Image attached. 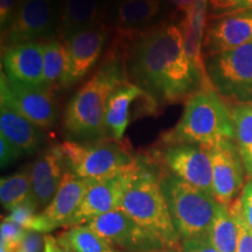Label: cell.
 I'll list each match as a JSON object with an SVG mask.
<instances>
[{
	"mask_svg": "<svg viewBox=\"0 0 252 252\" xmlns=\"http://www.w3.org/2000/svg\"><path fill=\"white\" fill-rule=\"evenodd\" d=\"M131 76L157 102L188 98L202 77L189 60L180 26L160 25L134 40L128 59Z\"/></svg>",
	"mask_w": 252,
	"mask_h": 252,
	"instance_id": "cell-1",
	"label": "cell"
},
{
	"mask_svg": "<svg viewBox=\"0 0 252 252\" xmlns=\"http://www.w3.org/2000/svg\"><path fill=\"white\" fill-rule=\"evenodd\" d=\"M119 209L156 235L167 248L181 249L161 186V175L149 161L137 158L128 169Z\"/></svg>",
	"mask_w": 252,
	"mask_h": 252,
	"instance_id": "cell-2",
	"label": "cell"
},
{
	"mask_svg": "<svg viewBox=\"0 0 252 252\" xmlns=\"http://www.w3.org/2000/svg\"><path fill=\"white\" fill-rule=\"evenodd\" d=\"M126 72L118 59L105 62L69 100L64 111V130L75 141L105 137V112L111 94L126 83Z\"/></svg>",
	"mask_w": 252,
	"mask_h": 252,
	"instance_id": "cell-3",
	"label": "cell"
},
{
	"mask_svg": "<svg viewBox=\"0 0 252 252\" xmlns=\"http://www.w3.org/2000/svg\"><path fill=\"white\" fill-rule=\"evenodd\" d=\"M224 139L235 140L231 113L214 88H200L186 100L180 121L162 135L166 145L195 144L212 147Z\"/></svg>",
	"mask_w": 252,
	"mask_h": 252,
	"instance_id": "cell-4",
	"label": "cell"
},
{
	"mask_svg": "<svg viewBox=\"0 0 252 252\" xmlns=\"http://www.w3.org/2000/svg\"><path fill=\"white\" fill-rule=\"evenodd\" d=\"M169 214L181 242L209 239L220 202L214 195L182 181L171 173L161 175Z\"/></svg>",
	"mask_w": 252,
	"mask_h": 252,
	"instance_id": "cell-5",
	"label": "cell"
},
{
	"mask_svg": "<svg viewBox=\"0 0 252 252\" xmlns=\"http://www.w3.org/2000/svg\"><path fill=\"white\" fill-rule=\"evenodd\" d=\"M59 147L69 172L84 180H103L123 174L137 159L117 141L65 140Z\"/></svg>",
	"mask_w": 252,
	"mask_h": 252,
	"instance_id": "cell-6",
	"label": "cell"
},
{
	"mask_svg": "<svg viewBox=\"0 0 252 252\" xmlns=\"http://www.w3.org/2000/svg\"><path fill=\"white\" fill-rule=\"evenodd\" d=\"M214 90L237 103L252 100V43L204 58Z\"/></svg>",
	"mask_w": 252,
	"mask_h": 252,
	"instance_id": "cell-7",
	"label": "cell"
},
{
	"mask_svg": "<svg viewBox=\"0 0 252 252\" xmlns=\"http://www.w3.org/2000/svg\"><path fill=\"white\" fill-rule=\"evenodd\" d=\"M59 17L56 0H19L13 20L5 32L7 47L52 39L58 34Z\"/></svg>",
	"mask_w": 252,
	"mask_h": 252,
	"instance_id": "cell-8",
	"label": "cell"
},
{
	"mask_svg": "<svg viewBox=\"0 0 252 252\" xmlns=\"http://www.w3.org/2000/svg\"><path fill=\"white\" fill-rule=\"evenodd\" d=\"M86 225L121 252H154L167 248L121 209L96 217Z\"/></svg>",
	"mask_w": 252,
	"mask_h": 252,
	"instance_id": "cell-9",
	"label": "cell"
},
{
	"mask_svg": "<svg viewBox=\"0 0 252 252\" xmlns=\"http://www.w3.org/2000/svg\"><path fill=\"white\" fill-rule=\"evenodd\" d=\"M108 37V28L102 23L72 34L64 40L65 68L61 89L70 88L83 80L96 64Z\"/></svg>",
	"mask_w": 252,
	"mask_h": 252,
	"instance_id": "cell-10",
	"label": "cell"
},
{
	"mask_svg": "<svg viewBox=\"0 0 252 252\" xmlns=\"http://www.w3.org/2000/svg\"><path fill=\"white\" fill-rule=\"evenodd\" d=\"M0 103L13 109L40 128H49L58 119V106L52 91L9 81L1 71Z\"/></svg>",
	"mask_w": 252,
	"mask_h": 252,
	"instance_id": "cell-11",
	"label": "cell"
},
{
	"mask_svg": "<svg viewBox=\"0 0 252 252\" xmlns=\"http://www.w3.org/2000/svg\"><path fill=\"white\" fill-rule=\"evenodd\" d=\"M161 159L171 174L214 195L209 147L195 144H171L161 152Z\"/></svg>",
	"mask_w": 252,
	"mask_h": 252,
	"instance_id": "cell-12",
	"label": "cell"
},
{
	"mask_svg": "<svg viewBox=\"0 0 252 252\" xmlns=\"http://www.w3.org/2000/svg\"><path fill=\"white\" fill-rule=\"evenodd\" d=\"M213 165V194L217 202L230 206L245 185V168L237 144L224 139L209 147Z\"/></svg>",
	"mask_w": 252,
	"mask_h": 252,
	"instance_id": "cell-13",
	"label": "cell"
},
{
	"mask_svg": "<svg viewBox=\"0 0 252 252\" xmlns=\"http://www.w3.org/2000/svg\"><path fill=\"white\" fill-rule=\"evenodd\" d=\"M88 187L89 180L77 178L69 171L64 172L58 193L52 202L37 214L33 231L48 234L58 228H64L80 207Z\"/></svg>",
	"mask_w": 252,
	"mask_h": 252,
	"instance_id": "cell-14",
	"label": "cell"
},
{
	"mask_svg": "<svg viewBox=\"0 0 252 252\" xmlns=\"http://www.w3.org/2000/svg\"><path fill=\"white\" fill-rule=\"evenodd\" d=\"M127 172L103 180H89V187L80 207L64 228L86 225L96 217L119 209Z\"/></svg>",
	"mask_w": 252,
	"mask_h": 252,
	"instance_id": "cell-15",
	"label": "cell"
},
{
	"mask_svg": "<svg viewBox=\"0 0 252 252\" xmlns=\"http://www.w3.org/2000/svg\"><path fill=\"white\" fill-rule=\"evenodd\" d=\"M252 43V9L223 14L207 25L204 58Z\"/></svg>",
	"mask_w": 252,
	"mask_h": 252,
	"instance_id": "cell-16",
	"label": "cell"
},
{
	"mask_svg": "<svg viewBox=\"0 0 252 252\" xmlns=\"http://www.w3.org/2000/svg\"><path fill=\"white\" fill-rule=\"evenodd\" d=\"M2 67L9 81L32 88H43L42 43L27 42L7 47Z\"/></svg>",
	"mask_w": 252,
	"mask_h": 252,
	"instance_id": "cell-17",
	"label": "cell"
},
{
	"mask_svg": "<svg viewBox=\"0 0 252 252\" xmlns=\"http://www.w3.org/2000/svg\"><path fill=\"white\" fill-rule=\"evenodd\" d=\"M147 94L137 84L128 82L113 91L106 105L105 134H109L113 141H121L130 124L132 104Z\"/></svg>",
	"mask_w": 252,
	"mask_h": 252,
	"instance_id": "cell-18",
	"label": "cell"
},
{
	"mask_svg": "<svg viewBox=\"0 0 252 252\" xmlns=\"http://www.w3.org/2000/svg\"><path fill=\"white\" fill-rule=\"evenodd\" d=\"M0 134L19 147L24 154L35 153L43 141L40 127L4 103H0Z\"/></svg>",
	"mask_w": 252,
	"mask_h": 252,
	"instance_id": "cell-19",
	"label": "cell"
},
{
	"mask_svg": "<svg viewBox=\"0 0 252 252\" xmlns=\"http://www.w3.org/2000/svg\"><path fill=\"white\" fill-rule=\"evenodd\" d=\"M99 0H62L58 36L64 41L78 31L100 23Z\"/></svg>",
	"mask_w": 252,
	"mask_h": 252,
	"instance_id": "cell-20",
	"label": "cell"
},
{
	"mask_svg": "<svg viewBox=\"0 0 252 252\" xmlns=\"http://www.w3.org/2000/svg\"><path fill=\"white\" fill-rule=\"evenodd\" d=\"M160 12V0H121L115 9V23L123 33H134L152 23Z\"/></svg>",
	"mask_w": 252,
	"mask_h": 252,
	"instance_id": "cell-21",
	"label": "cell"
},
{
	"mask_svg": "<svg viewBox=\"0 0 252 252\" xmlns=\"http://www.w3.org/2000/svg\"><path fill=\"white\" fill-rule=\"evenodd\" d=\"M235 130V141L243 160L245 174L252 178V100L236 103L230 110Z\"/></svg>",
	"mask_w": 252,
	"mask_h": 252,
	"instance_id": "cell-22",
	"label": "cell"
},
{
	"mask_svg": "<svg viewBox=\"0 0 252 252\" xmlns=\"http://www.w3.org/2000/svg\"><path fill=\"white\" fill-rule=\"evenodd\" d=\"M56 241L76 252H121L106 243L88 225L72 226L58 235Z\"/></svg>",
	"mask_w": 252,
	"mask_h": 252,
	"instance_id": "cell-23",
	"label": "cell"
},
{
	"mask_svg": "<svg viewBox=\"0 0 252 252\" xmlns=\"http://www.w3.org/2000/svg\"><path fill=\"white\" fill-rule=\"evenodd\" d=\"M32 196L31 169H24L15 174L1 178L0 201L7 212L26 203Z\"/></svg>",
	"mask_w": 252,
	"mask_h": 252,
	"instance_id": "cell-24",
	"label": "cell"
},
{
	"mask_svg": "<svg viewBox=\"0 0 252 252\" xmlns=\"http://www.w3.org/2000/svg\"><path fill=\"white\" fill-rule=\"evenodd\" d=\"M237 238V226L229 212V207L220 203L210 230L209 241L220 252H236Z\"/></svg>",
	"mask_w": 252,
	"mask_h": 252,
	"instance_id": "cell-25",
	"label": "cell"
},
{
	"mask_svg": "<svg viewBox=\"0 0 252 252\" xmlns=\"http://www.w3.org/2000/svg\"><path fill=\"white\" fill-rule=\"evenodd\" d=\"M43 88L52 91L60 88L65 68V48L58 40L49 39L42 43Z\"/></svg>",
	"mask_w": 252,
	"mask_h": 252,
	"instance_id": "cell-26",
	"label": "cell"
},
{
	"mask_svg": "<svg viewBox=\"0 0 252 252\" xmlns=\"http://www.w3.org/2000/svg\"><path fill=\"white\" fill-rule=\"evenodd\" d=\"M63 154L59 146L53 147L37 158L31 167L32 187L47 180L50 176L62 175L63 173Z\"/></svg>",
	"mask_w": 252,
	"mask_h": 252,
	"instance_id": "cell-27",
	"label": "cell"
},
{
	"mask_svg": "<svg viewBox=\"0 0 252 252\" xmlns=\"http://www.w3.org/2000/svg\"><path fill=\"white\" fill-rule=\"evenodd\" d=\"M63 174L50 176L47 180L32 187V201H33L34 206H35L39 213L42 212L52 202V200L54 198L56 193H58Z\"/></svg>",
	"mask_w": 252,
	"mask_h": 252,
	"instance_id": "cell-28",
	"label": "cell"
},
{
	"mask_svg": "<svg viewBox=\"0 0 252 252\" xmlns=\"http://www.w3.org/2000/svg\"><path fill=\"white\" fill-rule=\"evenodd\" d=\"M228 207L232 219L235 220L238 231L237 249H236V252H252V231L248 226L247 222H245L239 196Z\"/></svg>",
	"mask_w": 252,
	"mask_h": 252,
	"instance_id": "cell-29",
	"label": "cell"
},
{
	"mask_svg": "<svg viewBox=\"0 0 252 252\" xmlns=\"http://www.w3.org/2000/svg\"><path fill=\"white\" fill-rule=\"evenodd\" d=\"M39 212L36 210L35 206H34L33 201H27L26 203L21 204L17 208H14L12 212H9L8 216H6L4 220L13 222L15 224L23 226L26 230H33L34 224L36 222V217Z\"/></svg>",
	"mask_w": 252,
	"mask_h": 252,
	"instance_id": "cell-30",
	"label": "cell"
},
{
	"mask_svg": "<svg viewBox=\"0 0 252 252\" xmlns=\"http://www.w3.org/2000/svg\"><path fill=\"white\" fill-rule=\"evenodd\" d=\"M27 231L28 230L24 229L23 226L2 219L0 224V245L14 251L26 236Z\"/></svg>",
	"mask_w": 252,
	"mask_h": 252,
	"instance_id": "cell-31",
	"label": "cell"
},
{
	"mask_svg": "<svg viewBox=\"0 0 252 252\" xmlns=\"http://www.w3.org/2000/svg\"><path fill=\"white\" fill-rule=\"evenodd\" d=\"M209 5L217 14H229L252 9V0H209Z\"/></svg>",
	"mask_w": 252,
	"mask_h": 252,
	"instance_id": "cell-32",
	"label": "cell"
},
{
	"mask_svg": "<svg viewBox=\"0 0 252 252\" xmlns=\"http://www.w3.org/2000/svg\"><path fill=\"white\" fill-rule=\"evenodd\" d=\"M23 154L24 153L19 147L12 144L4 135L0 134V165H1V168L11 165Z\"/></svg>",
	"mask_w": 252,
	"mask_h": 252,
	"instance_id": "cell-33",
	"label": "cell"
},
{
	"mask_svg": "<svg viewBox=\"0 0 252 252\" xmlns=\"http://www.w3.org/2000/svg\"><path fill=\"white\" fill-rule=\"evenodd\" d=\"M42 244H45V237L42 234L28 230L21 243L13 252H40Z\"/></svg>",
	"mask_w": 252,
	"mask_h": 252,
	"instance_id": "cell-34",
	"label": "cell"
},
{
	"mask_svg": "<svg viewBox=\"0 0 252 252\" xmlns=\"http://www.w3.org/2000/svg\"><path fill=\"white\" fill-rule=\"evenodd\" d=\"M239 200H241L245 222L252 231V178L245 182L242 193L239 195Z\"/></svg>",
	"mask_w": 252,
	"mask_h": 252,
	"instance_id": "cell-35",
	"label": "cell"
},
{
	"mask_svg": "<svg viewBox=\"0 0 252 252\" xmlns=\"http://www.w3.org/2000/svg\"><path fill=\"white\" fill-rule=\"evenodd\" d=\"M19 0H0V28L5 33L13 20Z\"/></svg>",
	"mask_w": 252,
	"mask_h": 252,
	"instance_id": "cell-36",
	"label": "cell"
},
{
	"mask_svg": "<svg viewBox=\"0 0 252 252\" xmlns=\"http://www.w3.org/2000/svg\"><path fill=\"white\" fill-rule=\"evenodd\" d=\"M182 252H220L209 239H186L181 242Z\"/></svg>",
	"mask_w": 252,
	"mask_h": 252,
	"instance_id": "cell-37",
	"label": "cell"
},
{
	"mask_svg": "<svg viewBox=\"0 0 252 252\" xmlns=\"http://www.w3.org/2000/svg\"><path fill=\"white\" fill-rule=\"evenodd\" d=\"M166 1L171 2V4L174 5L176 8L180 9L184 13H186L194 4V0H166Z\"/></svg>",
	"mask_w": 252,
	"mask_h": 252,
	"instance_id": "cell-38",
	"label": "cell"
},
{
	"mask_svg": "<svg viewBox=\"0 0 252 252\" xmlns=\"http://www.w3.org/2000/svg\"><path fill=\"white\" fill-rule=\"evenodd\" d=\"M53 252H76V251H74L72 249L65 247V245H63L61 243H59V242L56 241V237H55L54 243H53Z\"/></svg>",
	"mask_w": 252,
	"mask_h": 252,
	"instance_id": "cell-39",
	"label": "cell"
},
{
	"mask_svg": "<svg viewBox=\"0 0 252 252\" xmlns=\"http://www.w3.org/2000/svg\"><path fill=\"white\" fill-rule=\"evenodd\" d=\"M55 237L50 235L45 236V249H43V252H53V243H54Z\"/></svg>",
	"mask_w": 252,
	"mask_h": 252,
	"instance_id": "cell-40",
	"label": "cell"
},
{
	"mask_svg": "<svg viewBox=\"0 0 252 252\" xmlns=\"http://www.w3.org/2000/svg\"><path fill=\"white\" fill-rule=\"evenodd\" d=\"M154 252H182L181 249H175V248H166V249H161V250H158Z\"/></svg>",
	"mask_w": 252,
	"mask_h": 252,
	"instance_id": "cell-41",
	"label": "cell"
},
{
	"mask_svg": "<svg viewBox=\"0 0 252 252\" xmlns=\"http://www.w3.org/2000/svg\"><path fill=\"white\" fill-rule=\"evenodd\" d=\"M0 252H13V250H11V249L0 245Z\"/></svg>",
	"mask_w": 252,
	"mask_h": 252,
	"instance_id": "cell-42",
	"label": "cell"
}]
</instances>
